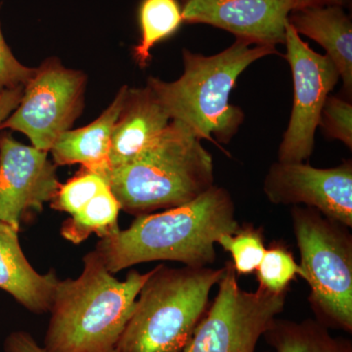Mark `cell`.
Masks as SVG:
<instances>
[{"mask_svg":"<svg viewBox=\"0 0 352 352\" xmlns=\"http://www.w3.org/2000/svg\"><path fill=\"white\" fill-rule=\"evenodd\" d=\"M240 226L232 197L214 185L179 207L136 217L129 228L101 238L95 252L113 275L150 261L205 267L217 261L220 236L235 233Z\"/></svg>","mask_w":352,"mask_h":352,"instance_id":"cell-1","label":"cell"},{"mask_svg":"<svg viewBox=\"0 0 352 352\" xmlns=\"http://www.w3.org/2000/svg\"><path fill=\"white\" fill-rule=\"evenodd\" d=\"M151 273L132 270L120 281L95 250L88 252L80 276L58 282L43 349L118 352L139 292Z\"/></svg>","mask_w":352,"mask_h":352,"instance_id":"cell-2","label":"cell"},{"mask_svg":"<svg viewBox=\"0 0 352 352\" xmlns=\"http://www.w3.org/2000/svg\"><path fill=\"white\" fill-rule=\"evenodd\" d=\"M274 46L258 45L242 38L219 54L205 56L182 50V76L175 82L150 76L148 87L166 109L171 120L188 127L197 138L222 149L239 131L245 119L242 109L230 104V94L241 74L250 65L270 55ZM224 151V150H223Z\"/></svg>","mask_w":352,"mask_h":352,"instance_id":"cell-3","label":"cell"},{"mask_svg":"<svg viewBox=\"0 0 352 352\" xmlns=\"http://www.w3.org/2000/svg\"><path fill=\"white\" fill-rule=\"evenodd\" d=\"M108 183L120 210L140 217L179 207L214 185L212 154L188 127L171 120L144 152L113 168Z\"/></svg>","mask_w":352,"mask_h":352,"instance_id":"cell-4","label":"cell"},{"mask_svg":"<svg viewBox=\"0 0 352 352\" xmlns=\"http://www.w3.org/2000/svg\"><path fill=\"white\" fill-rule=\"evenodd\" d=\"M220 268L160 264L143 285L118 352H182L223 276Z\"/></svg>","mask_w":352,"mask_h":352,"instance_id":"cell-5","label":"cell"},{"mask_svg":"<svg viewBox=\"0 0 352 352\" xmlns=\"http://www.w3.org/2000/svg\"><path fill=\"white\" fill-rule=\"evenodd\" d=\"M292 226L300 266L310 288L308 302L327 328L352 332V236L349 227L314 208L294 206Z\"/></svg>","mask_w":352,"mask_h":352,"instance_id":"cell-6","label":"cell"},{"mask_svg":"<svg viewBox=\"0 0 352 352\" xmlns=\"http://www.w3.org/2000/svg\"><path fill=\"white\" fill-rule=\"evenodd\" d=\"M224 267L217 296L182 352H256L258 340L284 310L287 293L261 287L245 291L231 261Z\"/></svg>","mask_w":352,"mask_h":352,"instance_id":"cell-7","label":"cell"},{"mask_svg":"<svg viewBox=\"0 0 352 352\" xmlns=\"http://www.w3.org/2000/svg\"><path fill=\"white\" fill-rule=\"evenodd\" d=\"M87 80L80 69L67 68L59 58H47L34 68L19 105L0 131L21 132L32 146L50 152L56 139L72 129L82 115Z\"/></svg>","mask_w":352,"mask_h":352,"instance_id":"cell-8","label":"cell"},{"mask_svg":"<svg viewBox=\"0 0 352 352\" xmlns=\"http://www.w3.org/2000/svg\"><path fill=\"white\" fill-rule=\"evenodd\" d=\"M285 44L284 57L293 75L294 102L278 162L303 163L311 157L322 110L340 76L333 60L311 50L289 22Z\"/></svg>","mask_w":352,"mask_h":352,"instance_id":"cell-9","label":"cell"},{"mask_svg":"<svg viewBox=\"0 0 352 352\" xmlns=\"http://www.w3.org/2000/svg\"><path fill=\"white\" fill-rule=\"evenodd\" d=\"M263 192L273 205L302 204L352 227L351 161L331 168L277 162L265 176Z\"/></svg>","mask_w":352,"mask_h":352,"instance_id":"cell-10","label":"cell"},{"mask_svg":"<svg viewBox=\"0 0 352 352\" xmlns=\"http://www.w3.org/2000/svg\"><path fill=\"white\" fill-rule=\"evenodd\" d=\"M50 152L22 144L10 131L0 134V221L20 231L29 210L43 212L60 183Z\"/></svg>","mask_w":352,"mask_h":352,"instance_id":"cell-11","label":"cell"},{"mask_svg":"<svg viewBox=\"0 0 352 352\" xmlns=\"http://www.w3.org/2000/svg\"><path fill=\"white\" fill-rule=\"evenodd\" d=\"M303 0H182L186 24H206L258 45L285 44L289 15Z\"/></svg>","mask_w":352,"mask_h":352,"instance_id":"cell-12","label":"cell"},{"mask_svg":"<svg viewBox=\"0 0 352 352\" xmlns=\"http://www.w3.org/2000/svg\"><path fill=\"white\" fill-rule=\"evenodd\" d=\"M171 122L151 88L127 89L111 138V170L131 161L161 136Z\"/></svg>","mask_w":352,"mask_h":352,"instance_id":"cell-13","label":"cell"},{"mask_svg":"<svg viewBox=\"0 0 352 352\" xmlns=\"http://www.w3.org/2000/svg\"><path fill=\"white\" fill-rule=\"evenodd\" d=\"M59 282L54 271L41 274L21 248L19 230L0 221V289L36 314L50 310Z\"/></svg>","mask_w":352,"mask_h":352,"instance_id":"cell-14","label":"cell"},{"mask_svg":"<svg viewBox=\"0 0 352 352\" xmlns=\"http://www.w3.org/2000/svg\"><path fill=\"white\" fill-rule=\"evenodd\" d=\"M129 87L127 85L120 87L112 103L94 122L62 133L50 151L53 163L57 166L80 164L108 180L111 170L109 160L111 138Z\"/></svg>","mask_w":352,"mask_h":352,"instance_id":"cell-15","label":"cell"},{"mask_svg":"<svg viewBox=\"0 0 352 352\" xmlns=\"http://www.w3.org/2000/svg\"><path fill=\"white\" fill-rule=\"evenodd\" d=\"M289 23L298 34L314 39L326 50L339 69L347 95L352 89V23L340 6H312L296 9Z\"/></svg>","mask_w":352,"mask_h":352,"instance_id":"cell-16","label":"cell"},{"mask_svg":"<svg viewBox=\"0 0 352 352\" xmlns=\"http://www.w3.org/2000/svg\"><path fill=\"white\" fill-rule=\"evenodd\" d=\"M263 338L272 352H352L351 340L333 337L316 319L293 321L276 317Z\"/></svg>","mask_w":352,"mask_h":352,"instance_id":"cell-17","label":"cell"},{"mask_svg":"<svg viewBox=\"0 0 352 352\" xmlns=\"http://www.w3.org/2000/svg\"><path fill=\"white\" fill-rule=\"evenodd\" d=\"M138 22L141 38L133 47V57L141 68H146L154 46L173 36L182 25V6L177 0H142Z\"/></svg>","mask_w":352,"mask_h":352,"instance_id":"cell-18","label":"cell"},{"mask_svg":"<svg viewBox=\"0 0 352 352\" xmlns=\"http://www.w3.org/2000/svg\"><path fill=\"white\" fill-rule=\"evenodd\" d=\"M120 206L110 186L99 192L62 224L61 235L73 244L85 242L91 234L107 237L120 230Z\"/></svg>","mask_w":352,"mask_h":352,"instance_id":"cell-19","label":"cell"},{"mask_svg":"<svg viewBox=\"0 0 352 352\" xmlns=\"http://www.w3.org/2000/svg\"><path fill=\"white\" fill-rule=\"evenodd\" d=\"M258 287L272 294H286L296 277L307 279L300 264L281 242H272L266 248L263 261L256 271Z\"/></svg>","mask_w":352,"mask_h":352,"instance_id":"cell-20","label":"cell"},{"mask_svg":"<svg viewBox=\"0 0 352 352\" xmlns=\"http://www.w3.org/2000/svg\"><path fill=\"white\" fill-rule=\"evenodd\" d=\"M224 251L232 256L234 270L239 275L256 272L265 254V240L263 227L244 224L233 234H224L217 241Z\"/></svg>","mask_w":352,"mask_h":352,"instance_id":"cell-21","label":"cell"},{"mask_svg":"<svg viewBox=\"0 0 352 352\" xmlns=\"http://www.w3.org/2000/svg\"><path fill=\"white\" fill-rule=\"evenodd\" d=\"M107 186L108 180L104 176L82 166L76 175L60 185L56 195L51 201V208L74 214Z\"/></svg>","mask_w":352,"mask_h":352,"instance_id":"cell-22","label":"cell"},{"mask_svg":"<svg viewBox=\"0 0 352 352\" xmlns=\"http://www.w3.org/2000/svg\"><path fill=\"white\" fill-rule=\"evenodd\" d=\"M329 138L342 141L352 148V106L351 102L329 95L323 110L320 124Z\"/></svg>","mask_w":352,"mask_h":352,"instance_id":"cell-23","label":"cell"},{"mask_svg":"<svg viewBox=\"0 0 352 352\" xmlns=\"http://www.w3.org/2000/svg\"><path fill=\"white\" fill-rule=\"evenodd\" d=\"M34 73V68L25 66L13 54L0 25V90L25 87Z\"/></svg>","mask_w":352,"mask_h":352,"instance_id":"cell-24","label":"cell"},{"mask_svg":"<svg viewBox=\"0 0 352 352\" xmlns=\"http://www.w3.org/2000/svg\"><path fill=\"white\" fill-rule=\"evenodd\" d=\"M4 349L6 352H46L29 333L24 331L10 333L4 342Z\"/></svg>","mask_w":352,"mask_h":352,"instance_id":"cell-25","label":"cell"},{"mask_svg":"<svg viewBox=\"0 0 352 352\" xmlns=\"http://www.w3.org/2000/svg\"><path fill=\"white\" fill-rule=\"evenodd\" d=\"M23 91L24 87L0 90V126L19 105Z\"/></svg>","mask_w":352,"mask_h":352,"instance_id":"cell-26","label":"cell"},{"mask_svg":"<svg viewBox=\"0 0 352 352\" xmlns=\"http://www.w3.org/2000/svg\"><path fill=\"white\" fill-rule=\"evenodd\" d=\"M307 6H340L344 7L349 0H303Z\"/></svg>","mask_w":352,"mask_h":352,"instance_id":"cell-27","label":"cell"},{"mask_svg":"<svg viewBox=\"0 0 352 352\" xmlns=\"http://www.w3.org/2000/svg\"><path fill=\"white\" fill-rule=\"evenodd\" d=\"M265 352H270V351H265Z\"/></svg>","mask_w":352,"mask_h":352,"instance_id":"cell-28","label":"cell"}]
</instances>
